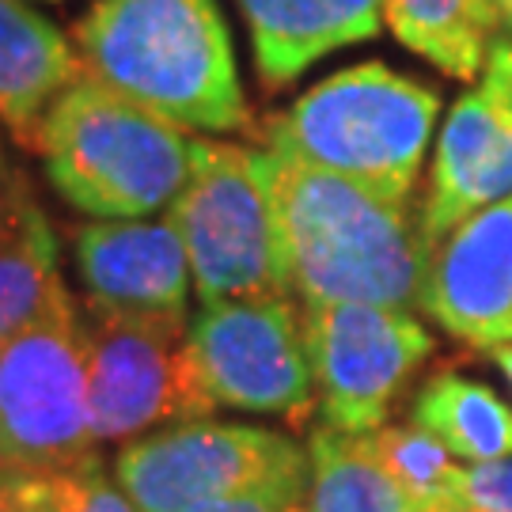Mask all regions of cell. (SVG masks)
Listing matches in <instances>:
<instances>
[{"label": "cell", "instance_id": "19", "mask_svg": "<svg viewBox=\"0 0 512 512\" xmlns=\"http://www.w3.org/2000/svg\"><path fill=\"white\" fill-rule=\"evenodd\" d=\"M410 418L452 452L471 463L512 456V410L490 387L463 380L456 372H437L418 391Z\"/></svg>", "mask_w": 512, "mask_h": 512}, {"label": "cell", "instance_id": "3", "mask_svg": "<svg viewBox=\"0 0 512 512\" xmlns=\"http://www.w3.org/2000/svg\"><path fill=\"white\" fill-rule=\"evenodd\" d=\"M35 148L57 194L103 220H145L167 209L194 164V141L179 122L88 73L50 107Z\"/></svg>", "mask_w": 512, "mask_h": 512}, {"label": "cell", "instance_id": "16", "mask_svg": "<svg viewBox=\"0 0 512 512\" xmlns=\"http://www.w3.org/2000/svg\"><path fill=\"white\" fill-rule=\"evenodd\" d=\"M69 300L50 220L23 179L0 190V342Z\"/></svg>", "mask_w": 512, "mask_h": 512}, {"label": "cell", "instance_id": "11", "mask_svg": "<svg viewBox=\"0 0 512 512\" xmlns=\"http://www.w3.org/2000/svg\"><path fill=\"white\" fill-rule=\"evenodd\" d=\"M512 198V42L497 38L482 88L459 99L440 133L429 198L418 209L421 232L437 247L478 209Z\"/></svg>", "mask_w": 512, "mask_h": 512}, {"label": "cell", "instance_id": "13", "mask_svg": "<svg viewBox=\"0 0 512 512\" xmlns=\"http://www.w3.org/2000/svg\"><path fill=\"white\" fill-rule=\"evenodd\" d=\"M88 311L186 319L190 258L171 220H99L73 232Z\"/></svg>", "mask_w": 512, "mask_h": 512}, {"label": "cell", "instance_id": "22", "mask_svg": "<svg viewBox=\"0 0 512 512\" xmlns=\"http://www.w3.org/2000/svg\"><path fill=\"white\" fill-rule=\"evenodd\" d=\"M459 512H512V456L471 463L456 478Z\"/></svg>", "mask_w": 512, "mask_h": 512}, {"label": "cell", "instance_id": "9", "mask_svg": "<svg viewBox=\"0 0 512 512\" xmlns=\"http://www.w3.org/2000/svg\"><path fill=\"white\" fill-rule=\"evenodd\" d=\"M304 346L327 425L372 433L399 391L433 353V338L410 311L380 304L304 300Z\"/></svg>", "mask_w": 512, "mask_h": 512}, {"label": "cell", "instance_id": "6", "mask_svg": "<svg viewBox=\"0 0 512 512\" xmlns=\"http://www.w3.org/2000/svg\"><path fill=\"white\" fill-rule=\"evenodd\" d=\"M88 338L73 300L0 342V471L23 478L99 467Z\"/></svg>", "mask_w": 512, "mask_h": 512}, {"label": "cell", "instance_id": "8", "mask_svg": "<svg viewBox=\"0 0 512 512\" xmlns=\"http://www.w3.org/2000/svg\"><path fill=\"white\" fill-rule=\"evenodd\" d=\"M190 353L217 406L277 418L311 410L315 372L289 296L202 300L190 323Z\"/></svg>", "mask_w": 512, "mask_h": 512}, {"label": "cell", "instance_id": "24", "mask_svg": "<svg viewBox=\"0 0 512 512\" xmlns=\"http://www.w3.org/2000/svg\"><path fill=\"white\" fill-rule=\"evenodd\" d=\"M490 361L501 368V376H505V380L512 384V342H509V346H494V349H490Z\"/></svg>", "mask_w": 512, "mask_h": 512}, {"label": "cell", "instance_id": "1", "mask_svg": "<svg viewBox=\"0 0 512 512\" xmlns=\"http://www.w3.org/2000/svg\"><path fill=\"white\" fill-rule=\"evenodd\" d=\"M289 289L304 300L380 304L410 311L421 304L433 243L410 217V198L304 164L266 148Z\"/></svg>", "mask_w": 512, "mask_h": 512}, {"label": "cell", "instance_id": "17", "mask_svg": "<svg viewBox=\"0 0 512 512\" xmlns=\"http://www.w3.org/2000/svg\"><path fill=\"white\" fill-rule=\"evenodd\" d=\"M384 16L406 50L459 80L486 69L497 27L505 23L501 0H384Z\"/></svg>", "mask_w": 512, "mask_h": 512}, {"label": "cell", "instance_id": "14", "mask_svg": "<svg viewBox=\"0 0 512 512\" xmlns=\"http://www.w3.org/2000/svg\"><path fill=\"white\" fill-rule=\"evenodd\" d=\"M262 84L285 88L319 57L365 42L384 23V0H239Z\"/></svg>", "mask_w": 512, "mask_h": 512}, {"label": "cell", "instance_id": "27", "mask_svg": "<svg viewBox=\"0 0 512 512\" xmlns=\"http://www.w3.org/2000/svg\"><path fill=\"white\" fill-rule=\"evenodd\" d=\"M289 512H311V509H308V505H293Z\"/></svg>", "mask_w": 512, "mask_h": 512}, {"label": "cell", "instance_id": "12", "mask_svg": "<svg viewBox=\"0 0 512 512\" xmlns=\"http://www.w3.org/2000/svg\"><path fill=\"white\" fill-rule=\"evenodd\" d=\"M418 308L467 346H509L512 198L478 209L433 247Z\"/></svg>", "mask_w": 512, "mask_h": 512}, {"label": "cell", "instance_id": "5", "mask_svg": "<svg viewBox=\"0 0 512 512\" xmlns=\"http://www.w3.org/2000/svg\"><path fill=\"white\" fill-rule=\"evenodd\" d=\"M202 300L285 296V251L266 152L228 141H194L183 194L167 205Z\"/></svg>", "mask_w": 512, "mask_h": 512}, {"label": "cell", "instance_id": "25", "mask_svg": "<svg viewBox=\"0 0 512 512\" xmlns=\"http://www.w3.org/2000/svg\"><path fill=\"white\" fill-rule=\"evenodd\" d=\"M8 186V160H4V148H0V190Z\"/></svg>", "mask_w": 512, "mask_h": 512}, {"label": "cell", "instance_id": "26", "mask_svg": "<svg viewBox=\"0 0 512 512\" xmlns=\"http://www.w3.org/2000/svg\"><path fill=\"white\" fill-rule=\"evenodd\" d=\"M501 12H505V23H509V31H512V0H501Z\"/></svg>", "mask_w": 512, "mask_h": 512}, {"label": "cell", "instance_id": "2", "mask_svg": "<svg viewBox=\"0 0 512 512\" xmlns=\"http://www.w3.org/2000/svg\"><path fill=\"white\" fill-rule=\"evenodd\" d=\"M76 46L84 73L183 129L247 126L217 0H95Z\"/></svg>", "mask_w": 512, "mask_h": 512}, {"label": "cell", "instance_id": "10", "mask_svg": "<svg viewBox=\"0 0 512 512\" xmlns=\"http://www.w3.org/2000/svg\"><path fill=\"white\" fill-rule=\"evenodd\" d=\"M296 463L308 459L281 433L194 418L129 440L114 478L141 512H194Z\"/></svg>", "mask_w": 512, "mask_h": 512}, {"label": "cell", "instance_id": "23", "mask_svg": "<svg viewBox=\"0 0 512 512\" xmlns=\"http://www.w3.org/2000/svg\"><path fill=\"white\" fill-rule=\"evenodd\" d=\"M0 512H31L23 497V482L12 471H0Z\"/></svg>", "mask_w": 512, "mask_h": 512}, {"label": "cell", "instance_id": "18", "mask_svg": "<svg viewBox=\"0 0 512 512\" xmlns=\"http://www.w3.org/2000/svg\"><path fill=\"white\" fill-rule=\"evenodd\" d=\"M311 512H414V501L387 471L372 433L323 425L308 448Z\"/></svg>", "mask_w": 512, "mask_h": 512}, {"label": "cell", "instance_id": "21", "mask_svg": "<svg viewBox=\"0 0 512 512\" xmlns=\"http://www.w3.org/2000/svg\"><path fill=\"white\" fill-rule=\"evenodd\" d=\"M311 486V467L308 463H296V467H285L277 475L262 478L255 486H243L236 494L217 497L202 509L194 512H289L293 505L304 501Z\"/></svg>", "mask_w": 512, "mask_h": 512}, {"label": "cell", "instance_id": "4", "mask_svg": "<svg viewBox=\"0 0 512 512\" xmlns=\"http://www.w3.org/2000/svg\"><path fill=\"white\" fill-rule=\"evenodd\" d=\"M437 107V92L368 61L300 95L289 114L266 126V137L270 148L304 164L410 198Z\"/></svg>", "mask_w": 512, "mask_h": 512}, {"label": "cell", "instance_id": "7", "mask_svg": "<svg viewBox=\"0 0 512 512\" xmlns=\"http://www.w3.org/2000/svg\"><path fill=\"white\" fill-rule=\"evenodd\" d=\"M88 315V399L99 444L145 437L156 425L194 421L217 410L194 365L186 319Z\"/></svg>", "mask_w": 512, "mask_h": 512}, {"label": "cell", "instance_id": "20", "mask_svg": "<svg viewBox=\"0 0 512 512\" xmlns=\"http://www.w3.org/2000/svg\"><path fill=\"white\" fill-rule=\"evenodd\" d=\"M23 497L31 512H141L122 486H114L99 467L65 475L23 478Z\"/></svg>", "mask_w": 512, "mask_h": 512}, {"label": "cell", "instance_id": "15", "mask_svg": "<svg viewBox=\"0 0 512 512\" xmlns=\"http://www.w3.org/2000/svg\"><path fill=\"white\" fill-rule=\"evenodd\" d=\"M80 76V61L57 27L23 0H0V122L23 145H38L50 107Z\"/></svg>", "mask_w": 512, "mask_h": 512}]
</instances>
